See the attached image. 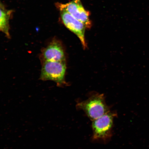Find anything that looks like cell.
Returning a JSON list of instances; mask_svg holds the SVG:
<instances>
[{
  "instance_id": "1",
  "label": "cell",
  "mask_w": 149,
  "mask_h": 149,
  "mask_svg": "<svg viewBox=\"0 0 149 149\" xmlns=\"http://www.w3.org/2000/svg\"><path fill=\"white\" fill-rule=\"evenodd\" d=\"M76 107L78 109L84 111L92 121L110 111L106 103L104 95L98 93L91 95L85 101L78 102Z\"/></svg>"
},
{
  "instance_id": "2",
  "label": "cell",
  "mask_w": 149,
  "mask_h": 149,
  "mask_svg": "<svg viewBox=\"0 0 149 149\" xmlns=\"http://www.w3.org/2000/svg\"><path fill=\"white\" fill-rule=\"evenodd\" d=\"M117 116V113L110 111L92 121L93 140L101 141L106 142L110 139L113 120Z\"/></svg>"
},
{
  "instance_id": "3",
  "label": "cell",
  "mask_w": 149,
  "mask_h": 149,
  "mask_svg": "<svg viewBox=\"0 0 149 149\" xmlns=\"http://www.w3.org/2000/svg\"><path fill=\"white\" fill-rule=\"evenodd\" d=\"M66 70V61H44L40 79L42 81H52L58 86L65 84V76Z\"/></svg>"
},
{
  "instance_id": "4",
  "label": "cell",
  "mask_w": 149,
  "mask_h": 149,
  "mask_svg": "<svg viewBox=\"0 0 149 149\" xmlns=\"http://www.w3.org/2000/svg\"><path fill=\"white\" fill-rule=\"evenodd\" d=\"M60 10L61 19L67 28L76 35L79 38L84 49H86L85 33L86 27L83 23L76 19L64 8H58Z\"/></svg>"
},
{
  "instance_id": "5",
  "label": "cell",
  "mask_w": 149,
  "mask_h": 149,
  "mask_svg": "<svg viewBox=\"0 0 149 149\" xmlns=\"http://www.w3.org/2000/svg\"><path fill=\"white\" fill-rule=\"evenodd\" d=\"M58 8H64L72 16L83 23L87 29H90L92 23L89 18L90 13L84 8L81 0H72L65 4L57 3Z\"/></svg>"
},
{
  "instance_id": "6",
  "label": "cell",
  "mask_w": 149,
  "mask_h": 149,
  "mask_svg": "<svg viewBox=\"0 0 149 149\" xmlns=\"http://www.w3.org/2000/svg\"><path fill=\"white\" fill-rule=\"evenodd\" d=\"M41 57L42 62L66 61L64 47L61 42L56 39H54L42 50Z\"/></svg>"
},
{
  "instance_id": "7",
  "label": "cell",
  "mask_w": 149,
  "mask_h": 149,
  "mask_svg": "<svg viewBox=\"0 0 149 149\" xmlns=\"http://www.w3.org/2000/svg\"><path fill=\"white\" fill-rule=\"evenodd\" d=\"M12 11L6 8L0 0V31L4 33L6 36L9 38V21Z\"/></svg>"
}]
</instances>
